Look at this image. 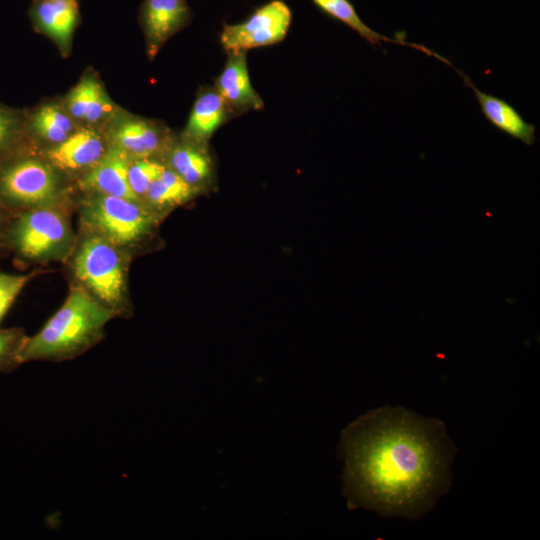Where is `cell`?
Returning a JSON list of instances; mask_svg holds the SVG:
<instances>
[{
  "label": "cell",
  "instance_id": "44dd1931",
  "mask_svg": "<svg viewBox=\"0 0 540 540\" xmlns=\"http://www.w3.org/2000/svg\"><path fill=\"white\" fill-rule=\"evenodd\" d=\"M27 148L25 111L0 102V164Z\"/></svg>",
  "mask_w": 540,
  "mask_h": 540
},
{
  "label": "cell",
  "instance_id": "e0dca14e",
  "mask_svg": "<svg viewBox=\"0 0 540 540\" xmlns=\"http://www.w3.org/2000/svg\"><path fill=\"white\" fill-rule=\"evenodd\" d=\"M231 118L224 100L214 86L202 87L180 136L208 144L212 135Z\"/></svg>",
  "mask_w": 540,
  "mask_h": 540
},
{
  "label": "cell",
  "instance_id": "5bb4252c",
  "mask_svg": "<svg viewBox=\"0 0 540 540\" xmlns=\"http://www.w3.org/2000/svg\"><path fill=\"white\" fill-rule=\"evenodd\" d=\"M79 127L80 125L69 115L62 101H48L29 112L25 111L26 137L36 151L60 144Z\"/></svg>",
  "mask_w": 540,
  "mask_h": 540
},
{
  "label": "cell",
  "instance_id": "6da1fadb",
  "mask_svg": "<svg viewBox=\"0 0 540 540\" xmlns=\"http://www.w3.org/2000/svg\"><path fill=\"white\" fill-rule=\"evenodd\" d=\"M339 454L350 509L417 519L449 490L456 449L442 421L384 406L342 431Z\"/></svg>",
  "mask_w": 540,
  "mask_h": 540
},
{
  "label": "cell",
  "instance_id": "ffe728a7",
  "mask_svg": "<svg viewBox=\"0 0 540 540\" xmlns=\"http://www.w3.org/2000/svg\"><path fill=\"white\" fill-rule=\"evenodd\" d=\"M313 3L328 16L346 24L352 30L357 32L362 38L372 45H379L380 42H389L409 46L424 52L426 55L433 56L440 61L450 65L449 60L426 48L423 45L409 43L400 39L388 38L366 25L359 17L356 9L349 0H312Z\"/></svg>",
  "mask_w": 540,
  "mask_h": 540
},
{
  "label": "cell",
  "instance_id": "d4e9b609",
  "mask_svg": "<svg viewBox=\"0 0 540 540\" xmlns=\"http://www.w3.org/2000/svg\"><path fill=\"white\" fill-rule=\"evenodd\" d=\"M12 215L0 206V252L7 249V233Z\"/></svg>",
  "mask_w": 540,
  "mask_h": 540
},
{
  "label": "cell",
  "instance_id": "ba28073f",
  "mask_svg": "<svg viewBox=\"0 0 540 540\" xmlns=\"http://www.w3.org/2000/svg\"><path fill=\"white\" fill-rule=\"evenodd\" d=\"M291 21L289 6L282 0H272L245 21L224 25L220 43L226 53L273 45L286 37Z\"/></svg>",
  "mask_w": 540,
  "mask_h": 540
},
{
  "label": "cell",
  "instance_id": "277c9868",
  "mask_svg": "<svg viewBox=\"0 0 540 540\" xmlns=\"http://www.w3.org/2000/svg\"><path fill=\"white\" fill-rule=\"evenodd\" d=\"M132 260L103 238L78 232L65 263L71 282L84 288L116 317L129 318L133 313L128 275Z\"/></svg>",
  "mask_w": 540,
  "mask_h": 540
},
{
  "label": "cell",
  "instance_id": "3957f363",
  "mask_svg": "<svg viewBox=\"0 0 540 540\" xmlns=\"http://www.w3.org/2000/svg\"><path fill=\"white\" fill-rule=\"evenodd\" d=\"M79 231L110 242L132 259L153 240L162 217L144 203L95 192L74 199Z\"/></svg>",
  "mask_w": 540,
  "mask_h": 540
},
{
  "label": "cell",
  "instance_id": "5b68a950",
  "mask_svg": "<svg viewBox=\"0 0 540 540\" xmlns=\"http://www.w3.org/2000/svg\"><path fill=\"white\" fill-rule=\"evenodd\" d=\"M73 206L74 198L13 214L7 249L26 265L65 262L77 238L71 224Z\"/></svg>",
  "mask_w": 540,
  "mask_h": 540
},
{
  "label": "cell",
  "instance_id": "d6986e66",
  "mask_svg": "<svg viewBox=\"0 0 540 540\" xmlns=\"http://www.w3.org/2000/svg\"><path fill=\"white\" fill-rule=\"evenodd\" d=\"M199 193L166 166L148 188L143 202L163 217L170 210L189 202Z\"/></svg>",
  "mask_w": 540,
  "mask_h": 540
},
{
  "label": "cell",
  "instance_id": "30bf717a",
  "mask_svg": "<svg viewBox=\"0 0 540 540\" xmlns=\"http://www.w3.org/2000/svg\"><path fill=\"white\" fill-rule=\"evenodd\" d=\"M191 19L192 10L186 0H143L139 21L149 59L155 58L163 45Z\"/></svg>",
  "mask_w": 540,
  "mask_h": 540
},
{
  "label": "cell",
  "instance_id": "2e32d148",
  "mask_svg": "<svg viewBox=\"0 0 540 540\" xmlns=\"http://www.w3.org/2000/svg\"><path fill=\"white\" fill-rule=\"evenodd\" d=\"M34 28L69 53L79 20L77 0H35L29 12Z\"/></svg>",
  "mask_w": 540,
  "mask_h": 540
},
{
  "label": "cell",
  "instance_id": "52a82bcc",
  "mask_svg": "<svg viewBox=\"0 0 540 540\" xmlns=\"http://www.w3.org/2000/svg\"><path fill=\"white\" fill-rule=\"evenodd\" d=\"M102 129L109 146L130 159H162L175 137L165 123L121 109Z\"/></svg>",
  "mask_w": 540,
  "mask_h": 540
},
{
  "label": "cell",
  "instance_id": "cb8c5ba5",
  "mask_svg": "<svg viewBox=\"0 0 540 540\" xmlns=\"http://www.w3.org/2000/svg\"><path fill=\"white\" fill-rule=\"evenodd\" d=\"M36 272L12 274L0 272V323Z\"/></svg>",
  "mask_w": 540,
  "mask_h": 540
},
{
  "label": "cell",
  "instance_id": "7402d4cb",
  "mask_svg": "<svg viewBox=\"0 0 540 540\" xmlns=\"http://www.w3.org/2000/svg\"><path fill=\"white\" fill-rule=\"evenodd\" d=\"M166 168L162 159L158 158H140L131 159L128 168V182L134 195L143 202L145 194ZM144 203V202H143Z\"/></svg>",
  "mask_w": 540,
  "mask_h": 540
},
{
  "label": "cell",
  "instance_id": "4fadbf2b",
  "mask_svg": "<svg viewBox=\"0 0 540 540\" xmlns=\"http://www.w3.org/2000/svg\"><path fill=\"white\" fill-rule=\"evenodd\" d=\"M247 52H228L222 72L215 79L214 88L224 100L232 117L251 110H262L264 103L250 81Z\"/></svg>",
  "mask_w": 540,
  "mask_h": 540
},
{
  "label": "cell",
  "instance_id": "9c48e42d",
  "mask_svg": "<svg viewBox=\"0 0 540 540\" xmlns=\"http://www.w3.org/2000/svg\"><path fill=\"white\" fill-rule=\"evenodd\" d=\"M108 149L102 128L80 126L60 144L37 152L74 182L95 166Z\"/></svg>",
  "mask_w": 540,
  "mask_h": 540
},
{
  "label": "cell",
  "instance_id": "7c38bea8",
  "mask_svg": "<svg viewBox=\"0 0 540 540\" xmlns=\"http://www.w3.org/2000/svg\"><path fill=\"white\" fill-rule=\"evenodd\" d=\"M162 160L198 193L214 181V161L206 143L175 135Z\"/></svg>",
  "mask_w": 540,
  "mask_h": 540
},
{
  "label": "cell",
  "instance_id": "9a60e30c",
  "mask_svg": "<svg viewBox=\"0 0 540 540\" xmlns=\"http://www.w3.org/2000/svg\"><path fill=\"white\" fill-rule=\"evenodd\" d=\"M130 160L120 150L109 146L102 159L74 181L75 189L78 192H95L141 202L129 186Z\"/></svg>",
  "mask_w": 540,
  "mask_h": 540
},
{
  "label": "cell",
  "instance_id": "7a4b0ae2",
  "mask_svg": "<svg viewBox=\"0 0 540 540\" xmlns=\"http://www.w3.org/2000/svg\"><path fill=\"white\" fill-rule=\"evenodd\" d=\"M114 318L111 310L71 282L61 307L35 335L28 336L21 362H59L78 357L103 340L105 327Z\"/></svg>",
  "mask_w": 540,
  "mask_h": 540
},
{
  "label": "cell",
  "instance_id": "8992f818",
  "mask_svg": "<svg viewBox=\"0 0 540 540\" xmlns=\"http://www.w3.org/2000/svg\"><path fill=\"white\" fill-rule=\"evenodd\" d=\"M69 178L33 148L0 164V206L12 214L72 199Z\"/></svg>",
  "mask_w": 540,
  "mask_h": 540
},
{
  "label": "cell",
  "instance_id": "8fae6325",
  "mask_svg": "<svg viewBox=\"0 0 540 540\" xmlns=\"http://www.w3.org/2000/svg\"><path fill=\"white\" fill-rule=\"evenodd\" d=\"M62 103L80 126L103 128L120 110L93 71L85 73L80 78L66 94Z\"/></svg>",
  "mask_w": 540,
  "mask_h": 540
},
{
  "label": "cell",
  "instance_id": "ac0fdd59",
  "mask_svg": "<svg viewBox=\"0 0 540 540\" xmlns=\"http://www.w3.org/2000/svg\"><path fill=\"white\" fill-rule=\"evenodd\" d=\"M460 75L465 85L473 90L483 115L493 126L528 146L535 142V126L525 121L511 104L479 90L466 75Z\"/></svg>",
  "mask_w": 540,
  "mask_h": 540
},
{
  "label": "cell",
  "instance_id": "603a6c76",
  "mask_svg": "<svg viewBox=\"0 0 540 540\" xmlns=\"http://www.w3.org/2000/svg\"><path fill=\"white\" fill-rule=\"evenodd\" d=\"M27 338L22 328H0V373H9L22 364L20 355Z\"/></svg>",
  "mask_w": 540,
  "mask_h": 540
}]
</instances>
